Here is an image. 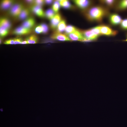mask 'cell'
<instances>
[{
  "instance_id": "12",
  "label": "cell",
  "mask_w": 127,
  "mask_h": 127,
  "mask_svg": "<svg viewBox=\"0 0 127 127\" xmlns=\"http://www.w3.org/2000/svg\"><path fill=\"white\" fill-rule=\"evenodd\" d=\"M35 22L34 18L32 17L29 18L24 21L22 26L27 28L31 29L35 24Z\"/></svg>"
},
{
  "instance_id": "29",
  "label": "cell",
  "mask_w": 127,
  "mask_h": 127,
  "mask_svg": "<svg viewBox=\"0 0 127 127\" xmlns=\"http://www.w3.org/2000/svg\"><path fill=\"white\" fill-rule=\"evenodd\" d=\"M35 31L37 34H40L43 33L42 29L40 25L37 26L35 28Z\"/></svg>"
},
{
  "instance_id": "5",
  "label": "cell",
  "mask_w": 127,
  "mask_h": 127,
  "mask_svg": "<svg viewBox=\"0 0 127 127\" xmlns=\"http://www.w3.org/2000/svg\"><path fill=\"white\" fill-rule=\"evenodd\" d=\"M109 20L110 23L114 26L118 25L120 24L122 20L121 16L116 13L110 14L109 17Z\"/></svg>"
},
{
  "instance_id": "10",
  "label": "cell",
  "mask_w": 127,
  "mask_h": 127,
  "mask_svg": "<svg viewBox=\"0 0 127 127\" xmlns=\"http://www.w3.org/2000/svg\"><path fill=\"white\" fill-rule=\"evenodd\" d=\"M61 20V17L59 13H57L51 20L50 26L51 28L54 29L57 28Z\"/></svg>"
},
{
  "instance_id": "20",
  "label": "cell",
  "mask_w": 127,
  "mask_h": 127,
  "mask_svg": "<svg viewBox=\"0 0 127 127\" xmlns=\"http://www.w3.org/2000/svg\"><path fill=\"white\" fill-rule=\"evenodd\" d=\"M59 2L60 5L65 8H71L72 7L70 3L68 0H60L59 1Z\"/></svg>"
},
{
  "instance_id": "21",
  "label": "cell",
  "mask_w": 127,
  "mask_h": 127,
  "mask_svg": "<svg viewBox=\"0 0 127 127\" xmlns=\"http://www.w3.org/2000/svg\"><path fill=\"white\" fill-rule=\"evenodd\" d=\"M55 12L52 9H48L46 11L45 13V16L49 19L51 20L55 15Z\"/></svg>"
},
{
  "instance_id": "9",
  "label": "cell",
  "mask_w": 127,
  "mask_h": 127,
  "mask_svg": "<svg viewBox=\"0 0 127 127\" xmlns=\"http://www.w3.org/2000/svg\"><path fill=\"white\" fill-rule=\"evenodd\" d=\"M31 31V29L27 28L21 26L15 29L13 31V33L17 35H24L30 33Z\"/></svg>"
},
{
  "instance_id": "25",
  "label": "cell",
  "mask_w": 127,
  "mask_h": 127,
  "mask_svg": "<svg viewBox=\"0 0 127 127\" xmlns=\"http://www.w3.org/2000/svg\"><path fill=\"white\" fill-rule=\"evenodd\" d=\"M9 30L4 28L0 27V36L4 37L6 36L8 33Z\"/></svg>"
},
{
  "instance_id": "6",
  "label": "cell",
  "mask_w": 127,
  "mask_h": 127,
  "mask_svg": "<svg viewBox=\"0 0 127 127\" xmlns=\"http://www.w3.org/2000/svg\"><path fill=\"white\" fill-rule=\"evenodd\" d=\"M74 3L80 9L84 10H86L92 3L91 1L86 0H75Z\"/></svg>"
},
{
  "instance_id": "11",
  "label": "cell",
  "mask_w": 127,
  "mask_h": 127,
  "mask_svg": "<svg viewBox=\"0 0 127 127\" xmlns=\"http://www.w3.org/2000/svg\"><path fill=\"white\" fill-rule=\"evenodd\" d=\"M31 9L33 12L39 17H43L45 16V13L41 6L34 5L32 7Z\"/></svg>"
},
{
  "instance_id": "14",
  "label": "cell",
  "mask_w": 127,
  "mask_h": 127,
  "mask_svg": "<svg viewBox=\"0 0 127 127\" xmlns=\"http://www.w3.org/2000/svg\"><path fill=\"white\" fill-rule=\"evenodd\" d=\"M115 9L119 11L124 10L127 9V0H120L117 3Z\"/></svg>"
},
{
  "instance_id": "16",
  "label": "cell",
  "mask_w": 127,
  "mask_h": 127,
  "mask_svg": "<svg viewBox=\"0 0 127 127\" xmlns=\"http://www.w3.org/2000/svg\"><path fill=\"white\" fill-rule=\"evenodd\" d=\"M66 27V24L65 20H61L58 24L56 32L61 33L64 31Z\"/></svg>"
},
{
  "instance_id": "35",
  "label": "cell",
  "mask_w": 127,
  "mask_h": 127,
  "mask_svg": "<svg viewBox=\"0 0 127 127\" xmlns=\"http://www.w3.org/2000/svg\"><path fill=\"white\" fill-rule=\"evenodd\" d=\"M2 43V40L1 38H0V44H1V43Z\"/></svg>"
},
{
  "instance_id": "32",
  "label": "cell",
  "mask_w": 127,
  "mask_h": 127,
  "mask_svg": "<svg viewBox=\"0 0 127 127\" xmlns=\"http://www.w3.org/2000/svg\"><path fill=\"white\" fill-rule=\"evenodd\" d=\"M22 44H28V42L26 40L23 41L21 43Z\"/></svg>"
},
{
  "instance_id": "30",
  "label": "cell",
  "mask_w": 127,
  "mask_h": 127,
  "mask_svg": "<svg viewBox=\"0 0 127 127\" xmlns=\"http://www.w3.org/2000/svg\"><path fill=\"white\" fill-rule=\"evenodd\" d=\"M14 44H21L23 41L22 39L19 38H16L14 39Z\"/></svg>"
},
{
  "instance_id": "31",
  "label": "cell",
  "mask_w": 127,
  "mask_h": 127,
  "mask_svg": "<svg viewBox=\"0 0 127 127\" xmlns=\"http://www.w3.org/2000/svg\"><path fill=\"white\" fill-rule=\"evenodd\" d=\"M45 3L47 4H51L52 2L53 1L52 0H44Z\"/></svg>"
},
{
  "instance_id": "26",
  "label": "cell",
  "mask_w": 127,
  "mask_h": 127,
  "mask_svg": "<svg viewBox=\"0 0 127 127\" xmlns=\"http://www.w3.org/2000/svg\"><path fill=\"white\" fill-rule=\"evenodd\" d=\"M43 30V33H46L48 32V25L45 24L43 23L40 25Z\"/></svg>"
},
{
  "instance_id": "36",
  "label": "cell",
  "mask_w": 127,
  "mask_h": 127,
  "mask_svg": "<svg viewBox=\"0 0 127 127\" xmlns=\"http://www.w3.org/2000/svg\"><path fill=\"white\" fill-rule=\"evenodd\" d=\"M0 110L1 111H3V110L2 109H1Z\"/></svg>"
},
{
  "instance_id": "3",
  "label": "cell",
  "mask_w": 127,
  "mask_h": 127,
  "mask_svg": "<svg viewBox=\"0 0 127 127\" xmlns=\"http://www.w3.org/2000/svg\"><path fill=\"white\" fill-rule=\"evenodd\" d=\"M67 35L71 40L85 41L86 40L83 35L81 31H80L78 29Z\"/></svg>"
},
{
  "instance_id": "4",
  "label": "cell",
  "mask_w": 127,
  "mask_h": 127,
  "mask_svg": "<svg viewBox=\"0 0 127 127\" xmlns=\"http://www.w3.org/2000/svg\"><path fill=\"white\" fill-rule=\"evenodd\" d=\"M81 32L83 37L86 39L85 41L96 40L99 37L93 32L91 29Z\"/></svg>"
},
{
  "instance_id": "18",
  "label": "cell",
  "mask_w": 127,
  "mask_h": 127,
  "mask_svg": "<svg viewBox=\"0 0 127 127\" xmlns=\"http://www.w3.org/2000/svg\"><path fill=\"white\" fill-rule=\"evenodd\" d=\"M13 2V1L11 0H3L1 2V7L3 9H7L11 6Z\"/></svg>"
},
{
  "instance_id": "33",
  "label": "cell",
  "mask_w": 127,
  "mask_h": 127,
  "mask_svg": "<svg viewBox=\"0 0 127 127\" xmlns=\"http://www.w3.org/2000/svg\"><path fill=\"white\" fill-rule=\"evenodd\" d=\"M27 2H28V3H33L34 0H27L26 1Z\"/></svg>"
},
{
  "instance_id": "7",
  "label": "cell",
  "mask_w": 127,
  "mask_h": 127,
  "mask_svg": "<svg viewBox=\"0 0 127 127\" xmlns=\"http://www.w3.org/2000/svg\"><path fill=\"white\" fill-rule=\"evenodd\" d=\"M24 8L22 4H16L13 5L10 9V13L14 16L18 17Z\"/></svg>"
},
{
  "instance_id": "13",
  "label": "cell",
  "mask_w": 127,
  "mask_h": 127,
  "mask_svg": "<svg viewBox=\"0 0 127 127\" xmlns=\"http://www.w3.org/2000/svg\"><path fill=\"white\" fill-rule=\"evenodd\" d=\"M11 27L10 21L6 18H1L0 19V27L5 28L9 30Z\"/></svg>"
},
{
  "instance_id": "34",
  "label": "cell",
  "mask_w": 127,
  "mask_h": 127,
  "mask_svg": "<svg viewBox=\"0 0 127 127\" xmlns=\"http://www.w3.org/2000/svg\"><path fill=\"white\" fill-rule=\"evenodd\" d=\"M123 41H127V34L126 36V39L125 40H124Z\"/></svg>"
},
{
  "instance_id": "2",
  "label": "cell",
  "mask_w": 127,
  "mask_h": 127,
  "mask_svg": "<svg viewBox=\"0 0 127 127\" xmlns=\"http://www.w3.org/2000/svg\"><path fill=\"white\" fill-rule=\"evenodd\" d=\"M101 35L108 36H113L116 35L118 31L113 29L109 26L102 24L99 25Z\"/></svg>"
},
{
  "instance_id": "24",
  "label": "cell",
  "mask_w": 127,
  "mask_h": 127,
  "mask_svg": "<svg viewBox=\"0 0 127 127\" xmlns=\"http://www.w3.org/2000/svg\"><path fill=\"white\" fill-rule=\"evenodd\" d=\"M120 27L123 30H127V18L122 20L120 24Z\"/></svg>"
},
{
  "instance_id": "17",
  "label": "cell",
  "mask_w": 127,
  "mask_h": 127,
  "mask_svg": "<svg viewBox=\"0 0 127 127\" xmlns=\"http://www.w3.org/2000/svg\"><path fill=\"white\" fill-rule=\"evenodd\" d=\"M26 40L27 41L28 44H34L37 43L38 39L36 35L33 34L27 37Z\"/></svg>"
},
{
  "instance_id": "22",
  "label": "cell",
  "mask_w": 127,
  "mask_h": 127,
  "mask_svg": "<svg viewBox=\"0 0 127 127\" xmlns=\"http://www.w3.org/2000/svg\"><path fill=\"white\" fill-rule=\"evenodd\" d=\"M77 29L73 26L68 25L66 26L65 32V33L68 35L75 31Z\"/></svg>"
},
{
  "instance_id": "23",
  "label": "cell",
  "mask_w": 127,
  "mask_h": 127,
  "mask_svg": "<svg viewBox=\"0 0 127 127\" xmlns=\"http://www.w3.org/2000/svg\"><path fill=\"white\" fill-rule=\"evenodd\" d=\"M60 4L59 1H55L52 5V10L55 12H58L60 8Z\"/></svg>"
},
{
  "instance_id": "8",
  "label": "cell",
  "mask_w": 127,
  "mask_h": 127,
  "mask_svg": "<svg viewBox=\"0 0 127 127\" xmlns=\"http://www.w3.org/2000/svg\"><path fill=\"white\" fill-rule=\"evenodd\" d=\"M51 38L53 39L61 41H70L71 40L67 35L56 31L51 36Z\"/></svg>"
},
{
  "instance_id": "27",
  "label": "cell",
  "mask_w": 127,
  "mask_h": 127,
  "mask_svg": "<svg viewBox=\"0 0 127 127\" xmlns=\"http://www.w3.org/2000/svg\"><path fill=\"white\" fill-rule=\"evenodd\" d=\"M44 0H34L33 3L34 4V5L41 6L44 4Z\"/></svg>"
},
{
  "instance_id": "19",
  "label": "cell",
  "mask_w": 127,
  "mask_h": 127,
  "mask_svg": "<svg viewBox=\"0 0 127 127\" xmlns=\"http://www.w3.org/2000/svg\"><path fill=\"white\" fill-rule=\"evenodd\" d=\"M29 13L30 12L28 9L24 8L18 17L21 20H24L28 16Z\"/></svg>"
},
{
  "instance_id": "1",
  "label": "cell",
  "mask_w": 127,
  "mask_h": 127,
  "mask_svg": "<svg viewBox=\"0 0 127 127\" xmlns=\"http://www.w3.org/2000/svg\"><path fill=\"white\" fill-rule=\"evenodd\" d=\"M108 9L100 5L92 7L85 10L84 14L86 19L91 21L101 22L103 18L108 15Z\"/></svg>"
},
{
  "instance_id": "15",
  "label": "cell",
  "mask_w": 127,
  "mask_h": 127,
  "mask_svg": "<svg viewBox=\"0 0 127 127\" xmlns=\"http://www.w3.org/2000/svg\"><path fill=\"white\" fill-rule=\"evenodd\" d=\"M99 2L102 4L110 8L115 6L117 3V1L113 0H101L99 1Z\"/></svg>"
},
{
  "instance_id": "28",
  "label": "cell",
  "mask_w": 127,
  "mask_h": 127,
  "mask_svg": "<svg viewBox=\"0 0 127 127\" xmlns=\"http://www.w3.org/2000/svg\"><path fill=\"white\" fill-rule=\"evenodd\" d=\"M4 44L7 45L14 44V39H10L7 40L4 42Z\"/></svg>"
}]
</instances>
